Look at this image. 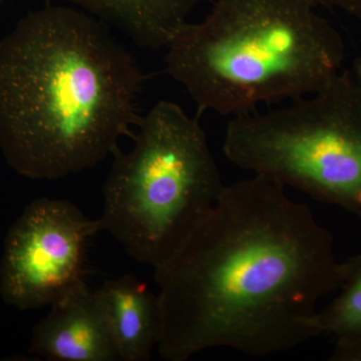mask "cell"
Here are the masks:
<instances>
[{
  "label": "cell",
  "instance_id": "obj_8",
  "mask_svg": "<svg viewBox=\"0 0 361 361\" xmlns=\"http://www.w3.org/2000/svg\"><path fill=\"white\" fill-rule=\"evenodd\" d=\"M96 291L108 316L120 360H151L163 329L158 294L133 275L108 280Z\"/></svg>",
  "mask_w": 361,
  "mask_h": 361
},
{
  "label": "cell",
  "instance_id": "obj_12",
  "mask_svg": "<svg viewBox=\"0 0 361 361\" xmlns=\"http://www.w3.org/2000/svg\"><path fill=\"white\" fill-rule=\"evenodd\" d=\"M330 360L361 361V341L336 343Z\"/></svg>",
  "mask_w": 361,
  "mask_h": 361
},
{
  "label": "cell",
  "instance_id": "obj_4",
  "mask_svg": "<svg viewBox=\"0 0 361 361\" xmlns=\"http://www.w3.org/2000/svg\"><path fill=\"white\" fill-rule=\"evenodd\" d=\"M104 185L102 230L154 269L169 262L217 204L225 185L205 130L179 104L142 116Z\"/></svg>",
  "mask_w": 361,
  "mask_h": 361
},
{
  "label": "cell",
  "instance_id": "obj_2",
  "mask_svg": "<svg viewBox=\"0 0 361 361\" xmlns=\"http://www.w3.org/2000/svg\"><path fill=\"white\" fill-rule=\"evenodd\" d=\"M142 75L101 20L30 11L0 40V151L18 174L58 180L115 156L139 125Z\"/></svg>",
  "mask_w": 361,
  "mask_h": 361
},
{
  "label": "cell",
  "instance_id": "obj_1",
  "mask_svg": "<svg viewBox=\"0 0 361 361\" xmlns=\"http://www.w3.org/2000/svg\"><path fill=\"white\" fill-rule=\"evenodd\" d=\"M285 189L259 175L225 185L186 243L155 269L164 360L219 348L263 357L315 337L318 304L341 288L344 265L329 230Z\"/></svg>",
  "mask_w": 361,
  "mask_h": 361
},
{
  "label": "cell",
  "instance_id": "obj_3",
  "mask_svg": "<svg viewBox=\"0 0 361 361\" xmlns=\"http://www.w3.org/2000/svg\"><path fill=\"white\" fill-rule=\"evenodd\" d=\"M310 0H216L169 42L166 70L199 114L255 111L307 96L343 68L345 44Z\"/></svg>",
  "mask_w": 361,
  "mask_h": 361
},
{
  "label": "cell",
  "instance_id": "obj_5",
  "mask_svg": "<svg viewBox=\"0 0 361 361\" xmlns=\"http://www.w3.org/2000/svg\"><path fill=\"white\" fill-rule=\"evenodd\" d=\"M223 152L242 170L361 220V56L288 106L232 118Z\"/></svg>",
  "mask_w": 361,
  "mask_h": 361
},
{
  "label": "cell",
  "instance_id": "obj_6",
  "mask_svg": "<svg viewBox=\"0 0 361 361\" xmlns=\"http://www.w3.org/2000/svg\"><path fill=\"white\" fill-rule=\"evenodd\" d=\"M102 230L75 204L40 198L7 233L0 263V296L18 310L51 306L82 282L90 237Z\"/></svg>",
  "mask_w": 361,
  "mask_h": 361
},
{
  "label": "cell",
  "instance_id": "obj_11",
  "mask_svg": "<svg viewBox=\"0 0 361 361\" xmlns=\"http://www.w3.org/2000/svg\"><path fill=\"white\" fill-rule=\"evenodd\" d=\"M316 7L339 9L343 13L361 20V0H310Z\"/></svg>",
  "mask_w": 361,
  "mask_h": 361
},
{
  "label": "cell",
  "instance_id": "obj_9",
  "mask_svg": "<svg viewBox=\"0 0 361 361\" xmlns=\"http://www.w3.org/2000/svg\"><path fill=\"white\" fill-rule=\"evenodd\" d=\"M77 7L125 33L137 47H166L204 0H47Z\"/></svg>",
  "mask_w": 361,
  "mask_h": 361
},
{
  "label": "cell",
  "instance_id": "obj_13",
  "mask_svg": "<svg viewBox=\"0 0 361 361\" xmlns=\"http://www.w3.org/2000/svg\"><path fill=\"white\" fill-rule=\"evenodd\" d=\"M2 2H4V0H0V6H1Z\"/></svg>",
  "mask_w": 361,
  "mask_h": 361
},
{
  "label": "cell",
  "instance_id": "obj_10",
  "mask_svg": "<svg viewBox=\"0 0 361 361\" xmlns=\"http://www.w3.org/2000/svg\"><path fill=\"white\" fill-rule=\"evenodd\" d=\"M339 294L313 318L315 337L332 336L336 343L361 341V254L343 261Z\"/></svg>",
  "mask_w": 361,
  "mask_h": 361
},
{
  "label": "cell",
  "instance_id": "obj_7",
  "mask_svg": "<svg viewBox=\"0 0 361 361\" xmlns=\"http://www.w3.org/2000/svg\"><path fill=\"white\" fill-rule=\"evenodd\" d=\"M30 351L47 360H121L103 303L84 280L35 325Z\"/></svg>",
  "mask_w": 361,
  "mask_h": 361
}]
</instances>
